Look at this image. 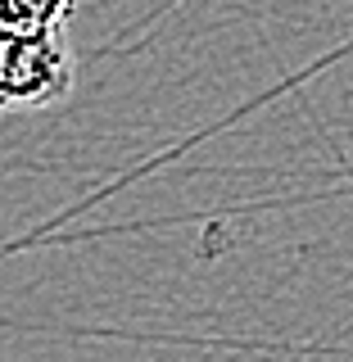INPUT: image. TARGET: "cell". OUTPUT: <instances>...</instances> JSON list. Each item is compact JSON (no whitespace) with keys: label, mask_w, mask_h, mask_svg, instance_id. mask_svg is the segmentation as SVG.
I'll use <instances>...</instances> for the list:
<instances>
[{"label":"cell","mask_w":353,"mask_h":362,"mask_svg":"<svg viewBox=\"0 0 353 362\" xmlns=\"http://www.w3.org/2000/svg\"><path fill=\"white\" fill-rule=\"evenodd\" d=\"M77 59L64 32H23L0 23V113H37L73 95Z\"/></svg>","instance_id":"obj_1"},{"label":"cell","mask_w":353,"mask_h":362,"mask_svg":"<svg viewBox=\"0 0 353 362\" xmlns=\"http://www.w3.org/2000/svg\"><path fill=\"white\" fill-rule=\"evenodd\" d=\"M77 0H0V23L23 32H64Z\"/></svg>","instance_id":"obj_2"}]
</instances>
